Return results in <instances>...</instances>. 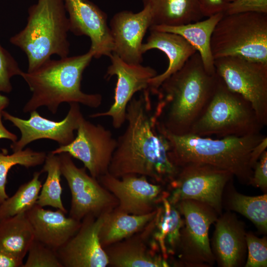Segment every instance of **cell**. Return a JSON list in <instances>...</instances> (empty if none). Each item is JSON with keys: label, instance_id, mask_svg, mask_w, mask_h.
<instances>
[{"label": "cell", "instance_id": "cell-40", "mask_svg": "<svg viewBox=\"0 0 267 267\" xmlns=\"http://www.w3.org/2000/svg\"><path fill=\"white\" fill-rule=\"evenodd\" d=\"M267 137L266 136L253 148L250 156V164L253 169L254 166L262 154L267 150Z\"/></svg>", "mask_w": 267, "mask_h": 267}, {"label": "cell", "instance_id": "cell-18", "mask_svg": "<svg viewBox=\"0 0 267 267\" xmlns=\"http://www.w3.org/2000/svg\"><path fill=\"white\" fill-rule=\"evenodd\" d=\"M151 25V15L148 7L136 13L129 10L116 13L109 26L113 42L112 53L126 63L141 64L143 39Z\"/></svg>", "mask_w": 267, "mask_h": 267}, {"label": "cell", "instance_id": "cell-16", "mask_svg": "<svg viewBox=\"0 0 267 267\" xmlns=\"http://www.w3.org/2000/svg\"><path fill=\"white\" fill-rule=\"evenodd\" d=\"M63 0L70 31L75 35L89 38V50L94 58L109 57L113 52V42L106 14L89 0Z\"/></svg>", "mask_w": 267, "mask_h": 267}, {"label": "cell", "instance_id": "cell-4", "mask_svg": "<svg viewBox=\"0 0 267 267\" xmlns=\"http://www.w3.org/2000/svg\"><path fill=\"white\" fill-rule=\"evenodd\" d=\"M159 130L168 139L170 159L178 168L189 164H207L230 173L246 184H251L253 173L251 151L266 136L260 133L213 139L191 134L175 135Z\"/></svg>", "mask_w": 267, "mask_h": 267}, {"label": "cell", "instance_id": "cell-25", "mask_svg": "<svg viewBox=\"0 0 267 267\" xmlns=\"http://www.w3.org/2000/svg\"><path fill=\"white\" fill-rule=\"evenodd\" d=\"M151 15V25L178 26L204 17L198 0H142ZM150 26V27H151Z\"/></svg>", "mask_w": 267, "mask_h": 267}, {"label": "cell", "instance_id": "cell-19", "mask_svg": "<svg viewBox=\"0 0 267 267\" xmlns=\"http://www.w3.org/2000/svg\"><path fill=\"white\" fill-rule=\"evenodd\" d=\"M183 225L182 216L176 205L165 198L153 218L139 232L152 250L170 263L178 252Z\"/></svg>", "mask_w": 267, "mask_h": 267}, {"label": "cell", "instance_id": "cell-20", "mask_svg": "<svg viewBox=\"0 0 267 267\" xmlns=\"http://www.w3.org/2000/svg\"><path fill=\"white\" fill-rule=\"evenodd\" d=\"M211 250L222 267H237L244 263L247 244L244 226L233 214L227 212L217 219Z\"/></svg>", "mask_w": 267, "mask_h": 267}, {"label": "cell", "instance_id": "cell-26", "mask_svg": "<svg viewBox=\"0 0 267 267\" xmlns=\"http://www.w3.org/2000/svg\"><path fill=\"white\" fill-rule=\"evenodd\" d=\"M156 210L143 215L129 214L116 208L107 213L98 235L102 248L104 249L140 231L153 218Z\"/></svg>", "mask_w": 267, "mask_h": 267}, {"label": "cell", "instance_id": "cell-23", "mask_svg": "<svg viewBox=\"0 0 267 267\" xmlns=\"http://www.w3.org/2000/svg\"><path fill=\"white\" fill-rule=\"evenodd\" d=\"M104 250L112 267H168L170 263L152 250L139 232Z\"/></svg>", "mask_w": 267, "mask_h": 267}, {"label": "cell", "instance_id": "cell-28", "mask_svg": "<svg viewBox=\"0 0 267 267\" xmlns=\"http://www.w3.org/2000/svg\"><path fill=\"white\" fill-rule=\"evenodd\" d=\"M41 173H47L46 180L42 186L36 204L41 207L50 206L67 213L61 195L62 188L60 183L61 172L58 155L51 152L46 156Z\"/></svg>", "mask_w": 267, "mask_h": 267}, {"label": "cell", "instance_id": "cell-37", "mask_svg": "<svg viewBox=\"0 0 267 267\" xmlns=\"http://www.w3.org/2000/svg\"><path fill=\"white\" fill-rule=\"evenodd\" d=\"M231 0H198L203 17H209L218 13H224Z\"/></svg>", "mask_w": 267, "mask_h": 267}, {"label": "cell", "instance_id": "cell-22", "mask_svg": "<svg viewBox=\"0 0 267 267\" xmlns=\"http://www.w3.org/2000/svg\"><path fill=\"white\" fill-rule=\"evenodd\" d=\"M150 35L146 42L143 43L141 51L143 54L147 51L157 49L167 55L169 64L162 74L151 78L148 89L153 94L164 80L179 70L188 59L197 52L195 48L181 36L170 32L149 30Z\"/></svg>", "mask_w": 267, "mask_h": 267}, {"label": "cell", "instance_id": "cell-6", "mask_svg": "<svg viewBox=\"0 0 267 267\" xmlns=\"http://www.w3.org/2000/svg\"><path fill=\"white\" fill-rule=\"evenodd\" d=\"M264 127L250 102L229 89L219 77L208 106L189 134L220 138L243 136L261 133Z\"/></svg>", "mask_w": 267, "mask_h": 267}, {"label": "cell", "instance_id": "cell-21", "mask_svg": "<svg viewBox=\"0 0 267 267\" xmlns=\"http://www.w3.org/2000/svg\"><path fill=\"white\" fill-rule=\"evenodd\" d=\"M61 210L51 211L36 204L25 213L32 226L34 239L57 251L79 230L81 221Z\"/></svg>", "mask_w": 267, "mask_h": 267}, {"label": "cell", "instance_id": "cell-34", "mask_svg": "<svg viewBox=\"0 0 267 267\" xmlns=\"http://www.w3.org/2000/svg\"><path fill=\"white\" fill-rule=\"evenodd\" d=\"M22 71L11 54L0 44V92L9 93L12 89L11 79Z\"/></svg>", "mask_w": 267, "mask_h": 267}, {"label": "cell", "instance_id": "cell-33", "mask_svg": "<svg viewBox=\"0 0 267 267\" xmlns=\"http://www.w3.org/2000/svg\"><path fill=\"white\" fill-rule=\"evenodd\" d=\"M246 241L248 256L245 267L267 266V239L259 238L252 233H246Z\"/></svg>", "mask_w": 267, "mask_h": 267}, {"label": "cell", "instance_id": "cell-9", "mask_svg": "<svg viewBox=\"0 0 267 267\" xmlns=\"http://www.w3.org/2000/svg\"><path fill=\"white\" fill-rule=\"evenodd\" d=\"M234 177L229 172L204 164H189L179 168L167 186L168 200L175 205L183 200L205 203L221 215L225 186Z\"/></svg>", "mask_w": 267, "mask_h": 267}, {"label": "cell", "instance_id": "cell-2", "mask_svg": "<svg viewBox=\"0 0 267 267\" xmlns=\"http://www.w3.org/2000/svg\"><path fill=\"white\" fill-rule=\"evenodd\" d=\"M219 77L205 69L196 52L161 84L153 118L159 130L175 135L189 133L205 111Z\"/></svg>", "mask_w": 267, "mask_h": 267}, {"label": "cell", "instance_id": "cell-30", "mask_svg": "<svg viewBox=\"0 0 267 267\" xmlns=\"http://www.w3.org/2000/svg\"><path fill=\"white\" fill-rule=\"evenodd\" d=\"M231 210L250 220L261 232L267 231V194L250 196L232 192L228 200Z\"/></svg>", "mask_w": 267, "mask_h": 267}, {"label": "cell", "instance_id": "cell-11", "mask_svg": "<svg viewBox=\"0 0 267 267\" xmlns=\"http://www.w3.org/2000/svg\"><path fill=\"white\" fill-rule=\"evenodd\" d=\"M59 156L61 175L66 179L71 194L69 216L81 221L87 216L95 217L107 214L118 205L116 197L98 180L78 168L67 153Z\"/></svg>", "mask_w": 267, "mask_h": 267}, {"label": "cell", "instance_id": "cell-12", "mask_svg": "<svg viewBox=\"0 0 267 267\" xmlns=\"http://www.w3.org/2000/svg\"><path fill=\"white\" fill-rule=\"evenodd\" d=\"M77 136L66 145L51 151L53 154L67 153L82 162L90 175L97 179L108 173L117 145L111 132L100 124H93L84 117L81 120Z\"/></svg>", "mask_w": 267, "mask_h": 267}, {"label": "cell", "instance_id": "cell-8", "mask_svg": "<svg viewBox=\"0 0 267 267\" xmlns=\"http://www.w3.org/2000/svg\"><path fill=\"white\" fill-rule=\"evenodd\" d=\"M183 217L178 259L173 265L188 267H210L215 261L210 244L209 230L218 219L211 206L193 200H183L175 204Z\"/></svg>", "mask_w": 267, "mask_h": 267}, {"label": "cell", "instance_id": "cell-7", "mask_svg": "<svg viewBox=\"0 0 267 267\" xmlns=\"http://www.w3.org/2000/svg\"><path fill=\"white\" fill-rule=\"evenodd\" d=\"M215 59L235 56L267 63V14H223L211 40Z\"/></svg>", "mask_w": 267, "mask_h": 267}, {"label": "cell", "instance_id": "cell-32", "mask_svg": "<svg viewBox=\"0 0 267 267\" xmlns=\"http://www.w3.org/2000/svg\"><path fill=\"white\" fill-rule=\"evenodd\" d=\"M27 254L22 267H63L56 251L35 239Z\"/></svg>", "mask_w": 267, "mask_h": 267}, {"label": "cell", "instance_id": "cell-13", "mask_svg": "<svg viewBox=\"0 0 267 267\" xmlns=\"http://www.w3.org/2000/svg\"><path fill=\"white\" fill-rule=\"evenodd\" d=\"M97 179L117 199L115 208L129 214H149L169 196L166 186L153 183L143 176L128 175L118 178L107 173Z\"/></svg>", "mask_w": 267, "mask_h": 267}, {"label": "cell", "instance_id": "cell-27", "mask_svg": "<svg viewBox=\"0 0 267 267\" xmlns=\"http://www.w3.org/2000/svg\"><path fill=\"white\" fill-rule=\"evenodd\" d=\"M34 240L25 213L0 221V249L23 260Z\"/></svg>", "mask_w": 267, "mask_h": 267}, {"label": "cell", "instance_id": "cell-38", "mask_svg": "<svg viewBox=\"0 0 267 267\" xmlns=\"http://www.w3.org/2000/svg\"><path fill=\"white\" fill-rule=\"evenodd\" d=\"M9 103L8 97L0 93V139H7L13 142L17 140L16 135L9 131L2 122V112Z\"/></svg>", "mask_w": 267, "mask_h": 267}, {"label": "cell", "instance_id": "cell-17", "mask_svg": "<svg viewBox=\"0 0 267 267\" xmlns=\"http://www.w3.org/2000/svg\"><path fill=\"white\" fill-rule=\"evenodd\" d=\"M106 214L87 216L77 232L56 251L63 267H106L108 259L99 239V232Z\"/></svg>", "mask_w": 267, "mask_h": 267}, {"label": "cell", "instance_id": "cell-15", "mask_svg": "<svg viewBox=\"0 0 267 267\" xmlns=\"http://www.w3.org/2000/svg\"><path fill=\"white\" fill-rule=\"evenodd\" d=\"M109 57L111 64L107 68L106 77L116 76L117 78L114 102L106 111L92 114L89 117L109 116L113 127L119 129L126 122L127 107L134 95L148 89L150 80L157 73L149 66L126 63L113 53Z\"/></svg>", "mask_w": 267, "mask_h": 267}, {"label": "cell", "instance_id": "cell-36", "mask_svg": "<svg viewBox=\"0 0 267 267\" xmlns=\"http://www.w3.org/2000/svg\"><path fill=\"white\" fill-rule=\"evenodd\" d=\"M251 185L260 188L264 192L267 189V151L262 154L253 168Z\"/></svg>", "mask_w": 267, "mask_h": 267}, {"label": "cell", "instance_id": "cell-5", "mask_svg": "<svg viewBox=\"0 0 267 267\" xmlns=\"http://www.w3.org/2000/svg\"><path fill=\"white\" fill-rule=\"evenodd\" d=\"M66 13L63 0H38L29 7L26 25L10 39L26 54L27 72L38 68L53 54L68 56L70 30Z\"/></svg>", "mask_w": 267, "mask_h": 267}, {"label": "cell", "instance_id": "cell-29", "mask_svg": "<svg viewBox=\"0 0 267 267\" xmlns=\"http://www.w3.org/2000/svg\"><path fill=\"white\" fill-rule=\"evenodd\" d=\"M41 172H36L32 178L22 184L16 192L0 203V221L25 213L36 204L42 187Z\"/></svg>", "mask_w": 267, "mask_h": 267}, {"label": "cell", "instance_id": "cell-10", "mask_svg": "<svg viewBox=\"0 0 267 267\" xmlns=\"http://www.w3.org/2000/svg\"><path fill=\"white\" fill-rule=\"evenodd\" d=\"M214 66L226 87L249 101L260 122L267 126V63L227 56L215 59Z\"/></svg>", "mask_w": 267, "mask_h": 267}, {"label": "cell", "instance_id": "cell-31", "mask_svg": "<svg viewBox=\"0 0 267 267\" xmlns=\"http://www.w3.org/2000/svg\"><path fill=\"white\" fill-rule=\"evenodd\" d=\"M47 154L43 151H36L30 148L13 152L8 155L0 153V203L8 197L6 192L7 176L9 170L16 165L27 168L43 164Z\"/></svg>", "mask_w": 267, "mask_h": 267}, {"label": "cell", "instance_id": "cell-39", "mask_svg": "<svg viewBox=\"0 0 267 267\" xmlns=\"http://www.w3.org/2000/svg\"><path fill=\"white\" fill-rule=\"evenodd\" d=\"M23 260L0 249V267H22Z\"/></svg>", "mask_w": 267, "mask_h": 267}, {"label": "cell", "instance_id": "cell-35", "mask_svg": "<svg viewBox=\"0 0 267 267\" xmlns=\"http://www.w3.org/2000/svg\"><path fill=\"white\" fill-rule=\"evenodd\" d=\"M249 12L267 14V0H231L223 14Z\"/></svg>", "mask_w": 267, "mask_h": 267}, {"label": "cell", "instance_id": "cell-14", "mask_svg": "<svg viewBox=\"0 0 267 267\" xmlns=\"http://www.w3.org/2000/svg\"><path fill=\"white\" fill-rule=\"evenodd\" d=\"M66 117L61 121H55L41 116L37 110L30 112L27 120L13 116L3 111L2 116L17 127L21 133L19 139L11 143L13 152L21 150L28 144L40 139H48L57 142L59 146L66 145L75 138L74 131L84 118L79 104L69 103Z\"/></svg>", "mask_w": 267, "mask_h": 267}, {"label": "cell", "instance_id": "cell-3", "mask_svg": "<svg viewBox=\"0 0 267 267\" xmlns=\"http://www.w3.org/2000/svg\"><path fill=\"white\" fill-rule=\"evenodd\" d=\"M93 57V53L89 50L79 55L49 59L32 71H22L20 76L32 93L23 112L30 113L45 106L55 114L63 102L98 107L102 103V95L86 93L81 89L83 72Z\"/></svg>", "mask_w": 267, "mask_h": 267}, {"label": "cell", "instance_id": "cell-1", "mask_svg": "<svg viewBox=\"0 0 267 267\" xmlns=\"http://www.w3.org/2000/svg\"><path fill=\"white\" fill-rule=\"evenodd\" d=\"M150 95L148 89L144 90L128 103L127 126L117 139L108 173L118 178L128 175L143 176L153 183L166 186L179 168L171 161L169 142L153 118Z\"/></svg>", "mask_w": 267, "mask_h": 267}, {"label": "cell", "instance_id": "cell-24", "mask_svg": "<svg viewBox=\"0 0 267 267\" xmlns=\"http://www.w3.org/2000/svg\"><path fill=\"white\" fill-rule=\"evenodd\" d=\"M223 15V13H218L204 20L178 26H153L149 30L175 33L182 37L199 54L206 70L213 74L216 71L211 48V37L217 24Z\"/></svg>", "mask_w": 267, "mask_h": 267}]
</instances>
